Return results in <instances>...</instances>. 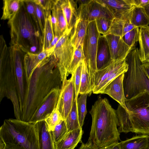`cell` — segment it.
<instances>
[{"mask_svg":"<svg viewBox=\"0 0 149 149\" xmlns=\"http://www.w3.org/2000/svg\"><path fill=\"white\" fill-rule=\"evenodd\" d=\"M62 84L57 61L52 54L40 63L26 82L20 120L30 122L45 98Z\"/></svg>","mask_w":149,"mask_h":149,"instance_id":"cell-1","label":"cell"},{"mask_svg":"<svg viewBox=\"0 0 149 149\" xmlns=\"http://www.w3.org/2000/svg\"><path fill=\"white\" fill-rule=\"evenodd\" d=\"M92 124L87 142L97 148L119 143L120 133L116 110L106 98H99L89 111Z\"/></svg>","mask_w":149,"mask_h":149,"instance_id":"cell-2","label":"cell"},{"mask_svg":"<svg viewBox=\"0 0 149 149\" xmlns=\"http://www.w3.org/2000/svg\"><path fill=\"white\" fill-rule=\"evenodd\" d=\"M8 24L10 29V45L26 53L38 54L42 50L43 36L27 12L22 2L19 10Z\"/></svg>","mask_w":149,"mask_h":149,"instance_id":"cell-3","label":"cell"},{"mask_svg":"<svg viewBox=\"0 0 149 149\" xmlns=\"http://www.w3.org/2000/svg\"><path fill=\"white\" fill-rule=\"evenodd\" d=\"M0 138L5 143V149H39L35 124L5 119L0 128Z\"/></svg>","mask_w":149,"mask_h":149,"instance_id":"cell-4","label":"cell"},{"mask_svg":"<svg viewBox=\"0 0 149 149\" xmlns=\"http://www.w3.org/2000/svg\"><path fill=\"white\" fill-rule=\"evenodd\" d=\"M0 99L6 97L12 102L16 119L20 120L22 111L9 47L3 36L0 37Z\"/></svg>","mask_w":149,"mask_h":149,"instance_id":"cell-5","label":"cell"},{"mask_svg":"<svg viewBox=\"0 0 149 149\" xmlns=\"http://www.w3.org/2000/svg\"><path fill=\"white\" fill-rule=\"evenodd\" d=\"M129 120L123 133L149 136V93L145 90L126 99Z\"/></svg>","mask_w":149,"mask_h":149,"instance_id":"cell-6","label":"cell"},{"mask_svg":"<svg viewBox=\"0 0 149 149\" xmlns=\"http://www.w3.org/2000/svg\"><path fill=\"white\" fill-rule=\"evenodd\" d=\"M126 60L128 64L123 81L126 99H129L145 90L149 93V79L142 68L138 48L133 49Z\"/></svg>","mask_w":149,"mask_h":149,"instance_id":"cell-7","label":"cell"},{"mask_svg":"<svg viewBox=\"0 0 149 149\" xmlns=\"http://www.w3.org/2000/svg\"><path fill=\"white\" fill-rule=\"evenodd\" d=\"M100 35L97 31L95 21L89 22L82 49L84 59L88 70L92 92L94 86L95 78L97 70L96 54L98 41Z\"/></svg>","mask_w":149,"mask_h":149,"instance_id":"cell-8","label":"cell"},{"mask_svg":"<svg viewBox=\"0 0 149 149\" xmlns=\"http://www.w3.org/2000/svg\"><path fill=\"white\" fill-rule=\"evenodd\" d=\"M128 68V64L125 59L112 60L104 67L97 70L92 93L102 94L109 83L121 74L126 73Z\"/></svg>","mask_w":149,"mask_h":149,"instance_id":"cell-9","label":"cell"},{"mask_svg":"<svg viewBox=\"0 0 149 149\" xmlns=\"http://www.w3.org/2000/svg\"><path fill=\"white\" fill-rule=\"evenodd\" d=\"M72 30H67L60 37L54 47L53 54L57 61L62 83L67 79L68 70L74 55L75 49L70 41Z\"/></svg>","mask_w":149,"mask_h":149,"instance_id":"cell-10","label":"cell"},{"mask_svg":"<svg viewBox=\"0 0 149 149\" xmlns=\"http://www.w3.org/2000/svg\"><path fill=\"white\" fill-rule=\"evenodd\" d=\"M77 1V19L89 22L101 17L111 20L115 18L111 9L100 0Z\"/></svg>","mask_w":149,"mask_h":149,"instance_id":"cell-11","label":"cell"},{"mask_svg":"<svg viewBox=\"0 0 149 149\" xmlns=\"http://www.w3.org/2000/svg\"><path fill=\"white\" fill-rule=\"evenodd\" d=\"M9 47L16 79L19 100L22 113L26 83L24 63V56L26 53L17 47L10 45Z\"/></svg>","mask_w":149,"mask_h":149,"instance_id":"cell-12","label":"cell"},{"mask_svg":"<svg viewBox=\"0 0 149 149\" xmlns=\"http://www.w3.org/2000/svg\"><path fill=\"white\" fill-rule=\"evenodd\" d=\"M74 97V89L73 77L62 83L60 93L58 102L59 111L64 120H65L72 109Z\"/></svg>","mask_w":149,"mask_h":149,"instance_id":"cell-13","label":"cell"},{"mask_svg":"<svg viewBox=\"0 0 149 149\" xmlns=\"http://www.w3.org/2000/svg\"><path fill=\"white\" fill-rule=\"evenodd\" d=\"M61 87L52 89L43 99L33 115L30 123L35 124L44 120L56 107L59 97Z\"/></svg>","mask_w":149,"mask_h":149,"instance_id":"cell-14","label":"cell"},{"mask_svg":"<svg viewBox=\"0 0 149 149\" xmlns=\"http://www.w3.org/2000/svg\"><path fill=\"white\" fill-rule=\"evenodd\" d=\"M104 36L109 46L112 60L125 59L134 49L127 45L120 36L111 34Z\"/></svg>","mask_w":149,"mask_h":149,"instance_id":"cell-15","label":"cell"},{"mask_svg":"<svg viewBox=\"0 0 149 149\" xmlns=\"http://www.w3.org/2000/svg\"><path fill=\"white\" fill-rule=\"evenodd\" d=\"M112 12L115 18L127 19L136 8L134 0H100Z\"/></svg>","mask_w":149,"mask_h":149,"instance_id":"cell-16","label":"cell"},{"mask_svg":"<svg viewBox=\"0 0 149 149\" xmlns=\"http://www.w3.org/2000/svg\"><path fill=\"white\" fill-rule=\"evenodd\" d=\"M54 48L42 51L38 54L28 52L25 54L24 63L26 82L30 78L34 70L40 63L52 54Z\"/></svg>","mask_w":149,"mask_h":149,"instance_id":"cell-17","label":"cell"},{"mask_svg":"<svg viewBox=\"0 0 149 149\" xmlns=\"http://www.w3.org/2000/svg\"><path fill=\"white\" fill-rule=\"evenodd\" d=\"M125 74L123 73L112 81L103 90L102 94L108 95L118 102L127 112L125 101L123 81Z\"/></svg>","mask_w":149,"mask_h":149,"instance_id":"cell-18","label":"cell"},{"mask_svg":"<svg viewBox=\"0 0 149 149\" xmlns=\"http://www.w3.org/2000/svg\"><path fill=\"white\" fill-rule=\"evenodd\" d=\"M38 134L39 149H56L52 132L45 120L35 123Z\"/></svg>","mask_w":149,"mask_h":149,"instance_id":"cell-19","label":"cell"},{"mask_svg":"<svg viewBox=\"0 0 149 149\" xmlns=\"http://www.w3.org/2000/svg\"><path fill=\"white\" fill-rule=\"evenodd\" d=\"M88 23L79 18L76 20L70 36V41L75 50L80 46L83 47Z\"/></svg>","mask_w":149,"mask_h":149,"instance_id":"cell-20","label":"cell"},{"mask_svg":"<svg viewBox=\"0 0 149 149\" xmlns=\"http://www.w3.org/2000/svg\"><path fill=\"white\" fill-rule=\"evenodd\" d=\"M111 60L107 40L104 36L101 35L98 41L96 54L97 70L104 67Z\"/></svg>","mask_w":149,"mask_h":149,"instance_id":"cell-21","label":"cell"},{"mask_svg":"<svg viewBox=\"0 0 149 149\" xmlns=\"http://www.w3.org/2000/svg\"><path fill=\"white\" fill-rule=\"evenodd\" d=\"M84 132L82 128L68 132L60 141L55 144L56 149H74L78 143L81 142Z\"/></svg>","mask_w":149,"mask_h":149,"instance_id":"cell-22","label":"cell"},{"mask_svg":"<svg viewBox=\"0 0 149 149\" xmlns=\"http://www.w3.org/2000/svg\"><path fill=\"white\" fill-rule=\"evenodd\" d=\"M58 1L67 22L68 29L72 30L77 19V1L69 0H58Z\"/></svg>","mask_w":149,"mask_h":149,"instance_id":"cell-23","label":"cell"},{"mask_svg":"<svg viewBox=\"0 0 149 149\" xmlns=\"http://www.w3.org/2000/svg\"><path fill=\"white\" fill-rule=\"evenodd\" d=\"M138 42L141 61L143 64L149 63V26L139 28Z\"/></svg>","mask_w":149,"mask_h":149,"instance_id":"cell-24","label":"cell"},{"mask_svg":"<svg viewBox=\"0 0 149 149\" xmlns=\"http://www.w3.org/2000/svg\"><path fill=\"white\" fill-rule=\"evenodd\" d=\"M130 19H125L114 18L107 35L111 34L122 38L127 33L136 27L131 23Z\"/></svg>","mask_w":149,"mask_h":149,"instance_id":"cell-25","label":"cell"},{"mask_svg":"<svg viewBox=\"0 0 149 149\" xmlns=\"http://www.w3.org/2000/svg\"><path fill=\"white\" fill-rule=\"evenodd\" d=\"M149 136L138 135L119 142L120 149H148Z\"/></svg>","mask_w":149,"mask_h":149,"instance_id":"cell-26","label":"cell"},{"mask_svg":"<svg viewBox=\"0 0 149 149\" xmlns=\"http://www.w3.org/2000/svg\"><path fill=\"white\" fill-rule=\"evenodd\" d=\"M3 13L1 19L9 20L19 11L22 0H3Z\"/></svg>","mask_w":149,"mask_h":149,"instance_id":"cell-27","label":"cell"},{"mask_svg":"<svg viewBox=\"0 0 149 149\" xmlns=\"http://www.w3.org/2000/svg\"><path fill=\"white\" fill-rule=\"evenodd\" d=\"M51 13L56 18L59 35L61 37L68 29L67 22L58 0H56Z\"/></svg>","mask_w":149,"mask_h":149,"instance_id":"cell-28","label":"cell"},{"mask_svg":"<svg viewBox=\"0 0 149 149\" xmlns=\"http://www.w3.org/2000/svg\"><path fill=\"white\" fill-rule=\"evenodd\" d=\"M130 19L131 23L136 27L149 25V18L143 8H136L132 13Z\"/></svg>","mask_w":149,"mask_h":149,"instance_id":"cell-29","label":"cell"},{"mask_svg":"<svg viewBox=\"0 0 149 149\" xmlns=\"http://www.w3.org/2000/svg\"><path fill=\"white\" fill-rule=\"evenodd\" d=\"M77 99L74 97L71 110L65 120L68 132L81 128L79 123L77 111Z\"/></svg>","mask_w":149,"mask_h":149,"instance_id":"cell-30","label":"cell"},{"mask_svg":"<svg viewBox=\"0 0 149 149\" xmlns=\"http://www.w3.org/2000/svg\"><path fill=\"white\" fill-rule=\"evenodd\" d=\"M54 35L51 20V15L46 17L45 26L43 33L42 51L50 48L54 38Z\"/></svg>","mask_w":149,"mask_h":149,"instance_id":"cell-31","label":"cell"},{"mask_svg":"<svg viewBox=\"0 0 149 149\" xmlns=\"http://www.w3.org/2000/svg\"><path fill=\"white\" fill-rule=\"evenodd\" d=\"M92 93L88 70L86 62L84 59L82 60V70L79 94H87L89 96Z\"/></svg>","mask_w":149,"mask_h":149,"instance_id":"cell-32","label":"cell"},{"mask_svg":"<svg viewBox=\"0 0 149 149\" xmlns=\"http://www.w3.org/2000/svg\"><path fill=\"white\" fill-rule=\"evenodd\" d=\"M88 95L87 94H80L77 100V111L79 124L82 128L87 113L86 106Z\"/></svg>","mask_w":149,"mask_h":149,"instance_id":"cell-33","label":"cell"},{"mask_svg":"<svg viewBox=\"0 0 149 149\" xmlns=\"http://www.w3.org/2000/svg\"><path fill=\"white\" fill-rule=\"evenodd\" d=\"M63 119L59 111L57 103L56 107L44 120L49 130L52 132L56 126L61 120Z\"/></svg>","mask_w":149,"mask_h":149,"instance_id":"cell-34","label":"cell"},{"mask_svg":"<svg viewBox=\"0 0 149 149\" xmlns=\"http://www.w3.org/2000/svg\"><path fill=\"white\" fill-rule=\"evenodd\" d=\"M68 132L65 120H62L56 126L53 131L52 132L55 144L60 141Z\"/></svg>","mask_w":149,"mask_h":149,"instance_id":"cell-35","label":"cell"},{"mask_svg":"<svg viewBox=\"0 0 149 149\" xmlns=\"http://www.w3.org/2000/svg\"><path fill=\"white\" fill-rule=\"evenodd\" d=\"M139 29L135 27L127 33L122 37L125 43L128 46L134 49L137 42L139 41Z\"/></svg>","mask_w":149,"mask_h":149,"instance_id":"cell-36","label":"cell"},{"mask_svg":"<svg viewBox=\"0 0 149 149\" xmlns=\"http://www.w3.org/2000/svg\"><path fill=\"white\" fill-rule=\"evenodd\" d=\"M84 59L82 47L80 46L74 51L72 59L68 69V74H72L74 72L79 63Z\"/></svg>","mask_w":149,"mask_h":149,"instance_id":"cell-37","label":"cell"},{"mask_svg":"<svg viewBox=\"0 0 149 149\" xmlns=\"http://www.w3.org/2000/svg\"><path fill=\"white\" fill-rule=\"evenodd\" d=\"M22 2L27 12L33 21L36 26L40 30L35 2L33 0H22Z\"/></svg>","mask_w":149,"mask_h":149,"instance_id":"cell-38","label":"cell"},{"mask_svg":"<svg viewBox=\"0 0 149 149\" xmlns=\"http://www.w3.org/2000/svg\"><path fill=\"white\" fill-rule=\"evenodd\" d=\"M82 60L79 63L74 73L71 74L73 77L74 89V97L77 99H78V97L80 90L82 70Z\"/></svg>","mask_w":149,"mask_h":149,"instance_id":"cell-39","label":"cell"},{"mask_svg":"<svg viewBox=\"0 0 149 149\" xmlns=\"http://www.w3.org/2000/svg\"><path fill=\"white\" fill-rule=\"evenodd\" d=\"M113 20L101 17L95 20L98 31L102 35H106L111 26Z\"/></svg>","mask_w":149,"mask_h":149,"instance_id":"cell-40","label":"cell"},{"mask_svg":"<svg viewBox=\"0 0 149 149\" xmlns=\"http://www.w3.org/2000/svg\"><path fill=\"white\" fill-rule=\"evenodd\" d=\"M44 10L46 17L50 16L56 0H33Z\"/></svg>","mask_w":149,"mask_h":149,"instance_id":"cell-41","label":"cell"},{"mask_svg":"<svg viewBox=\"0 0 149 149\" xmlns=\"http://www.w3.org/2000/svg\"><path fill=\"white\" fill-rule=\"evenodd\" d=\"M35 3L40 29L43 36L46 18L45 13L44 10L40 6L35 2Z\"/></svg>","mask_w":149,"mask_h":149,"instance_id":"cell-42","label":"cell"},{"mask_svg":"<svg viewBox=\"0 0 149 149\" xmlns=\"http://www.w3.org/2000/svg\"><path fill=\"white\" fill-rule=\"evenodd\" d=\"M136 8H143L149 3V0H134Z\"/></svg>","mask_w":149,"mask_h":149,"instance_id":"cell-43","label":"cell"},{"mask_svg":"<svg viewBox=\"0 0 149 149\" xmlns=\"http://www.w3.org/2000/svg\"><path fill=\"white\" fill-rule=\"evenodd\" d=\"M78 149H95L90 143L87 142L85 143L81 142V146Z\"/></svg>","mask_w":149,"mask_h":149,"instance_id":"cell-44","label":"cell"},{"mask_svg":"<svg viewBox=\"0 0 149 149\" xmlns=\"http://www.w3.org/2000/svg\"><path fill=\"white\" fill-rule=\"evenodd\" d=\"M95 148V149H120L119 142L100 148Z\"/></svg>","mask_w":149,"mask_h":149,"instance_id":"cell-45","label":"cell"},{"mask_svg":"<svg viewBox=\"0 0 149 149\" xmlns=\"http://www.w3.org/2000/svg\"><path fill=\"white\" fill-rule=\"evenodd\" d=\"M142 66L146 74L149 79V63L142 64Z\"/></svg>","mask_w":149,"mask_h":149,"instance_id":"cell-46","label":"cell"},{"mask_svg":"<svg viewBox=\"0 0 149 149\" xmlns=\"http://www.w3.org/2000/svg\"><path fill=\"white\" fill-rule=\"evenodd\" d=\"M60 38V37L58 36H54V38L50 46L49 49L54 47Z\"/></svg>","mask_w":149,"mask_h":149,"instance_id":"cell-47","label":"cell"},{"mask_svg":"<svg viewBox=\"0 0 149 149\" xmlns=\"http://www.w3.org/2000/svg\"><path fill=\"white\" fill-rule=\"evenodd\" d=\"M6 145L2 139L0 138V149H5Z\"/></svg>","mask_w":149,"mask_h":149,"instance_id":"cell-48","label":"cell"},{"mask_svg":"<svg viewBox=\"0 0 149 149\" xmlns=\"http://www.w3.org/2000/svg\"><path fill=\"white\" fill-rule=\"evenodd\" d=\"M144 10L149 18V3L143 7Z\"/></svg>","mask_w":149,"mask_h":149,"instance_id":"cell-49","label":"cell"},{"mask_svg":"<svg viewBox=\"0 0 149 149\" xmlns=\"http://www.w3.org/2000/svg\"><path fill=\"white\" fill-rule=\"evenodd\" d=\"M148 149H149V136H148Z\"/></svg>","mask_w":149,"mask_h":149,"instance_id":"cell-50","label":"cell"}]
</instances>
